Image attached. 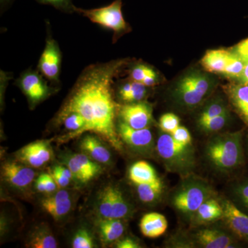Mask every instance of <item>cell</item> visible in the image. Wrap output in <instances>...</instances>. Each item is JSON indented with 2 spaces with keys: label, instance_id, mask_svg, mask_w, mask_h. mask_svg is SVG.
I'll list each match as a JSON object with an SVG mask.
<instances>
[{
  "label": "cell",
  "instance_id": "484cf974",
  "mask_svg": "<svg viewBox=\"0 0 248 248\" xmlns=\"http://www.w3.org/2000/svg\"><path fill=\"white\" fill-rule=\"evenodd\" d=\"M28 246L32 248H56L58 247L56 239L51 232L46 227L36 229L31 234Z\"/></svg>",
  "mask_w": 248,
  "mask_h": 248
},
{
  "label": "cell",
  "instance_id": "f35d334b",
  "mask_svg": "<svg viewBox=\"0 0 248 248\" xmlns=\"http://www.w3.org/2000/svg\"><path fill=\"white\" fill-rule=\"evenodd\" d=\"M234 52L244 60L248 59V38L240 42L235 47Z\"/></svg>",
  "mask_w": 248,
  "mask_h": 248
},
{
  "label": "cell",
  "instance_id": "3957f363",
  "mask_svg": "<svg viewBox=\"0 0 248 248\" xmlns=\"http://www.w3.org/2000/svg\"><path fill=\"white\" fill-rule=\"evenodd\" d=\"M156 149L171 172L188 174L195 167V152L192 143L178 141L172 135L164 133L156 141Z\"/></svg>",
  "mask_w": 248,
  "mask_h": 248
},
{
  "label": "cell",
  "instance_id": "d6986e66",
  "mask_svg": "<svg viewBox=\"0 0 248 248\" xmlns=\"http://www.w3.org/2000/svg\"><path fill=\"white\" fill-rule=\"evenodd\" d=\"M224 89L232 105L248 125V84H230Z\"/></svg>",
  "mask_w": 248,
  "mask_h": 248
},
{
  "label": "cell",
  "instance_id": "ffe728a7",
  "mask_svg": "<svg viewBox=\"0 0 248 248\" xmlns=\"http://www.w3.org/2000/svg\"><path fill=\"white\" fill-rule=\"evenodd\" d=\"M128 177L135 186L162 183L154 168L145 161H139L130 166Z\"/></svg>",
  "mask_w": 248,
  "mask_h": 248
},
{
  "label": "cell",
  "instance_id": "8fae6325",
  "mask_svg": "<svg viewBox=\"0 0 248 248\" xmlns=\"http://www.w3.org/2000/svg\"><path fill=\"white\" fill-rule=\"evenodd\" d=\"M118 114L120 120L134 129L149 128L153 123V110L145 102L130 103L120 107Z\"/></svg>",
  "mask_w": 248,
  "mask_h": 248
},
{
  "label": "cell",
  "instance_id": "74e56055",
  "mask_svg": "<svg viewBox=\"0 0 248 248\" xmlns=\"http://www.w3.org/2000/svg\"><path fill=\"white\" fill-rule=\"evenodd\" d=\"M116 248H140V245L135 240L130 237L124 238V239L118 241L116 244Z\"/></svg>",
  "mask_w": 248,
  "mask_h": 248
},
{
  "label": "cell",
  "instance_id": "7402d4cb",
  "mask_svg": "<svg viewBox=\"0 0 248 248\" xmlns=\"http://www.w3.org/2000/svg\"><path fill=\"white\" fill-rule=\"evenodd\" d=\"M98 231L104 244H110L120 239L125 227L122 219L100 218L97 221Z\"/></svg>",
  "mask_w": 248,
  "mask_h": 248
},
{
  "label": "cell",
  "instance_id": "e575fe53",
  "mask_svg": "<svg viewBox=\"0 0 248 248\" xmlns=\"http://www.w3.org/2000/svg\"><path fill=\"white\" fill-rule=\"evenodd\" d=\"M170 135H172V138L178 141L185 143H192V138H191L190 132L186 127L179 125L172 134Z\"/></svg>",
  "mask_w": 248,
  "mask_h": 248
},
{
  "label": "cell",
  "instance_id": "836d02e7",
  "mask_svg": "<svg viewBox=\"0 0 248 248\" xmlns=\"http://www.w3.org/2000/svg\"><path fill=\"white\" fill-rule=\"evenodd\" d=\"M153 71H154L153 68L147 66V65H137L132 69L131 73H130V78L134 81L142 83L143 79Z\"/></svg>",
  "mask_w": 248,
  "mask_h": 248
},
{
  "label": "cell",
  "instance_id": "4dcf8cb0",
  "mask_svg": "<svg viewBox=\"0 0 248 248\" xmlns=\"http://www.w3.org/2000/svg\"><path fill=\"white\" fill-rule=\"evenodd\" d=\"M73 248H93L94 247V239L91 233L86 229L78 231L72 241Z\"/></svg>",
  "mask_w": 248,
  "mask_h": 248
},
{
  "label": "cell",
  "instance_id": "d6a6232c",
  "mask_svg": "<svg viewBox=\"0 0 248 248\" xmlns=\"http://www.w3.org/2000/svg\"><path fill=\"white\" fill-rule=\"evenodd\" d=\"M42 4L50 5L55 9L66 14L75 13L76 6L72 0H35Z\"/></svg>",
  "mask_w": 248,
  "mask_h": 248
},
{
  "label": "cell",
  "instance_id": "ab89813d",
  "mask_svg": "<svg viewBox=\"0 0 248 248\" xmlns=\"http://www.w3.org/2000/svg\"><path fill=\"white\" fill-rule=\"evenodd\" d=\"M244 60L245 65L244 71H243L242 74H241V77H240L239 79H241V83H244V84H248V60Z\"/></svg>",
  "mask_w": 248,
  "mask_h": 248
},
{
  "label": "cell",
  "instance_id": "cb8c5ba5",
  "mask_svg": "<svg viewBox=\"0 0 248 248\" xmlns=\"http://www.w3.org/2000/svg\"><path fill=\"white\" fill-rule=\"evenodd\" d=\"M230 52L222 49L209 50L204 55L202 64L210 73H223Z\"/></svg>",
  "mask_w": 248,
  "mask_h": 248
},
{
  "label": "cell",
  "instance_id": "7a4b0ae2",
  "mask_svg": "<svg viewBox=\"0 0 248 248\" xmlns=\"http://www.w3.org/2000/svg\"><path fill=\"white\" fill-rule=\"evenodd\" d=\"M244 134L242 131L221 134L209 140L205 157L217 171L233 172L244 163Z\"/></svg>",
  "mask_w": 248,
  "mask_h": 248
},
{
  "label": "cell",
  "instance_id": "8992f818",
  "mask_svg": "<svg viewBox=\"0 0 248 248\" xmlns=\"http://www.w3.org/2000/svg\"><path fill=\"white\" fill-rule=\"evenodd\" d=\"M211 81L200 73H192L178 83L174 97L183 107L192 108L205 99L211 90Z\"/></svg>",
  "mask_w": 248,
  "mask_h": 248
},
{
  "label": "cell",
  "instance_id": "f1b7e54d",
  "mask_svg": "<svg viewBox=\"0 0 248 248\" xmlns=\"http://www.w3.org/2000/svg\"><path fill=\"white\" fill-rule=\"evenodd\" d=\"M230 119L229 111L222 114L221 115L217 116L210 120L199 123V126L202 131L206 133H216L219 131L222 128H224Z\"/></svg>",
  "mask_w": 248,
  "mask_h": 248
},
{
  "label": "cell",
  "instance_id": "277c9868",
  "mask_svg": "<svg viewBox=\"0 0 248 248\" xmlns=\"http://www.w3.org/2000/svg\"><path fill=\"white\" fill-rule=\"evenodd\" d=\"M213 195V189L208 182L203 179L190 178L174 192L172 203L186 218H193L201 205Z\"/></svg>",
  "mask_w": 248,
  "mask_h": 248
},
{
  "label": "cell",
  "instance_id": "8d00e7d4",
  "mask_svg": "<svg viewBox=\"0 0 248 248\" xmlns=\"http://www.w3.org/2000/svg\"><path fill=\"white\" fill-rule=\"evenodd\" d=\"M40 176L42 178L44 183H45L46 193H53V192H55L56 190L58 185H57L53 175L45 173V174H41Z\"/></svg>",
  "mask_w": 248,
  "mask_h": 248
},
{
  "label": "cell",
  "instance_id": "f546056e",
  "mask_svg": "<svg viewBox=\"0 0 248 248\" xmlns=\"http://www.w3.org/2000/svg\"><path fill=\"white\" fill-rule=\"evenodd\" d=\"M228 111V108L225 106L224 103L221 100L213 101L202 110L199 117L198 124L210 120L217 116L221 115Z\"/></svg>",
  "mask_w": 248,
  "mask_h": 248
},
{
  "label": "cell",
  "instance_id": "52a82bcc",
  "mask_svg": "<svg viewBox=\"0 0 248 248\" xmlns=\"http://www.w3.org/2000/svg\"><path fill=\"white\" fill-rule=\"evenodd\" d=\"M97 211L100 218L123 219L130 217L132 207L122 191L117 186H106L99 192Z\"/></svg>",
  "mask_w": 248,
  "mask_h": 248
},
{
  "label": "cell",
  "instance_id": "4316f807",
  "mask_svg": "<svg viewBox=\"0 0 248 248\" xmlns=\"http://www.w3.org/2000/svg\"><path fill=\"white\" fill-rule=\"evenodd\" d=\"M232 202L248 215V178L236 182L232 188Z\"/></svg>",
  "mask_w": 248,
  "mask_h": 248
},
{
  "label": "cell",
  "instance_id": "ee69618b",
  "mask_svg": "<svg viewBox=\"0 0 248 248\" xmlns=\"http://www.w3.org/2000/svg\"><path fill=\"white\" fill-rule=\"evenodd\" d=\"M246 144H247V150H248V138H247V141H246Z\"/></svg>",
  "mask_w": 248,
  "mask_h": 248
},
{
  "label": "cell",
  "instance_id": "1f68e13d",
  "mask_svg": "<svg viewBox=\"0 0 248 248\" xmlns=\"http://www.w3.org/2000/svg\"><path fill=\"white\" fill-rule=\"evenodd\" d=\"M180 125V120L177 115L166 113L159 120V127L164 133L172 134Z\"/></svg>",
  "mask_w": 248,
  "mask_h": 248
},
{
  "label": "cell",
  "instance_id": "7c38bea8",
  "mask_svg": "<svg viewBox=\"0 0 248 248\" xmlns=\"http://www.w3.org/2000/svg\"><path fill=\"white\" fill-rule=\"evenodd\" d=\"M18 161L34 169L42 167L51 160L53 150L46 140H40L23 147L16 154Z\"/></svg>",
  "mask_w": 248,
  "mask_h": 248
},
{
  "label": "cell",
  "instance_id": "30bf717a",
  "mask_svg": "<svg viewBox=\"0 0 248 248\" xmlns=\"http://www.w3.org/2000/svg\"><path fill=\"white\" fill-rule=\"evenodd\" d=\"M117 132L121 140L138 153L149 154L154 148L153 135L149 128L134 129L120 120Z\"/></svg>",
  "mask_w": 248,
  "mask_h": 248
},
{
  "label": "cell",
  "instance_id": "603a6c76",
  "mask_svg": "<svg viewBox=\"0 0 248 248\" xmlns=\"http://www.w3.org/2000/svg\"><path fill=\"white\" fill-rule=\"evenodd\" d=\"M223 215L221 202L211 197L201 205L196 212L193 219L198 223H210L223 218Z\"/></svg>",
  "mask_w": 248,
  "mask_h": 248
},
{
  "label": "cell",
  "instance_id": "ba28073f",
  "mask_svg": "<svg viewBox=\"0 0 248 248\" xmlns=\"http://www.w3.org/2000/svg\"><path fill=\"white\" fill-rule=\"evenodd\" d=\"M38 71L28 69L17 80V85L27 98L31 108L43 102L55 91Z\"/></svg>",
  "mask_w": 248,
  "mask_h": 248
},
{
  "label": "cell",
  "instance_id": "60d3db41",
  "mask_svg": "<svg viewBox=\"0 0 248 248\" xmlns=\"http://www.w3.org/2000/svg\"><path fill=\"white\" fill-rule=\"evenodd\" d=\"M57 168L60 170V172H61L65 177L68 178V179H71V180L74 179V176H73V173H72L69 168L67 167V166H58Z\"/></svg>",
  "mask_w": 248,
  "mask_h": 248
},
{
  "label": "cell",
  "instance_id": "5bb4252c",
  "mask_svg": "<svg viewBox=\"0 0 248 248\" xmlns=\"http://www.w3.org/2000/svg\"><path fill=\"white\" fill-rule=\"evenodd\" d=\"M236 236L219 228H205L195 235V239L201 247L205 248H232L239 247Z\"/></svg>",
  "mask_w": 248,
  "mask_h": 248
},
{
  "label": "cell",
  "instance_id": "83f0119b",
  "mask_svg": "<svg viewBox=\"0 0 248 248\" xmlns=\"http://www.w3.org/2000/svg\"><path fill=\"white\" fill-rule=\"evenodd\" d=\"M245 60L237 53L230 52L223 74L231 78H240L244 71Z\"/></svg>",
  "mask_w": 248,
  "mask_h": 248
},
{
  "label": "cell",
  "instance_id": "d4e9b609",
  "mask_svg": "<svg viewBox=\"0 0 248 248\" xmlns=\"http://www.w3.org/2000/svg\"><path fill=\"white\" fill-rule=\"evenodd\" d=\"M147 88L141 83L131 80L121 86L119 95L120 99L127 104L141 102L146 97Z\"/></svg>",
  "mask_w": 248,
  "mask_h": 248
},
{
  "label": "cell",
  "instance_id": "4fadbf2b",
  "mask_svg": "<svg viewBox=\"0 0 248 248\" xmlns=\"http://www.w3.org/2000/svg\"><path fill=\"white\" fill-rule=\"evenodd\" d=\"M223 218L227 226L237 239L248 243V215L240 210L231 200L221 201Z\"/></svg>",
  "mask_w": 248,
  "mask_h": 248
},
{
  "label": "cell",
  "instance_id": "ac0fdd59",
  "mask_svg": "<svg viewBox=\"0 0 248 248\" xmlns=\"http://www.w3.org/2000/svg\"><path fill=\"white\" fill-rule=\"evenodd\" d=\"M42 206L54 219L60 220L70 213L72 202L66 190L59 191L51 197L42 200Z\"/></svg>",
  "mask_w": 248,
  "mask_h": 248
},
{
  "label": "cell",
  "instance_id": "6da1fadb",
  "mask_svg": "<svg viewBox=\"0 0 248 248\" xmlns=\"http://www.w3.org/2000/svg\"><path fill=\"white\" fill-rule=\"evenodd\" d=\"M125 62L113 60L86 67L59 111L55 122L72 112L79 114L85 121L82 134H95L122 151V140L116 124L120 107L114 98L112 85Z\"/></svg>",
  "mask_w": 248,
  "mask_h": 248
},
{
  "label": "cell",
  "instance_id": "d590c367",
  "mask_svg": "<svg viewBox=\"0 0 248 248\" xmlns=\"http://www.w3.org/2000/svg\"><path fill=\"white\" fill-rule=\"evenodd\" d=\"M51 174L53 175L54 179H55V182H56L57 185H58V187H60V188L67 187V186L69 185L70 182H71V179L65 177L60 172V170L57 168V166L54 168Z\"/></svg>",
  "mask_w": 248,
  "mask_h": 248
},
{
  "label": "cell",
  "instance_id": "9a60e30c",
  "mask_svg": "<svg viewBox=\"0 0 248 248\" xmlns=\"http://www.w3.org/2000/svg\"><path fill=\"white\" fill-rule=\"evenodd\" d=\"M66 165L71 170L74 179L83 184L91 182L102 172L99 163L83 153L68 158Z\"/></svg>",
  "mask_w": 248,
  "mask_h": 248
},
{
  "label": "cell",
  "instance_id": "44dd1931",
  "mask_svg": "<svg viewBox=\"0 0 248 248\" xmlns=\"http://www.w3.org/2000/svg\"><path fill=\"white\" fill-rule=\"evenodd\" d=\"M140 231L146 237L155 239L166 232L168 221L161 214L151 213L142 217L140 223Z\"/></svg>",
  "mask_w": 248,
  "mask_h": 248
},
{
  "label": "cell",
  "instance_id": "b9f144b4",
  "mask_svg": "<svg viewBox=\"0 0 248 248\" xmlns=\"http://www.w3.org/2000/svg\"><path fill=\"white\" fill-rule=\"evenodd\" d=\"M35 187L38 192L46 193L45 183H44L43 180H42V178L41 177L40 175L39 176V177L37 178V180H36Z\"/></svg>",
  "mask_w": 248,
  "mask_h": 248
},
{
  "label": "cell",
  "instance_id": "2e32d148",
  "mask_svg": "<svg viewBox=\"0 0 248 248\" xmlns=\"http://www.w3.org/2000/svg\"><path fill=\"white\" fill-rule=\"evenodd\" d=\"M3 179L10 185L18 189H25L33 182L35 172L22 163L9 161L1 168Z\"/></svg>",
  "mask_w": 248,
  "mask_h": 248
},
{
  "label": "cell",
  "instance_id": "7bdbcfd3",
  "mask_svg": "<svg viewBox=\"0 0 248 248\" xmlns=\"http://www.w3.org/2000/svg\"><path fill=\"white\" fill-rule=\"evenodd\" d=\"M14 1V0H0L1 11L7 8Z\"/></svg>",
  "mask_w": 248,
  "mask_h": 248
},
{
  "label": "cell",
  "instance_id": "e0dca14e",
  "mask_svg": "<svg viewBox=\"0 0 248 248\" xmlns=\"http://www.w3.org/2000/svg\"><path fill=\"white\" fill-rule=\"evenodd\" d=\"M80 149L83 153L101 164H110L111 154L98 135H86L81 139Z\"/></svg>",
  "mask_w": 248,
  "mask_h": 248
},
{
  "label": "cell",
  "instance_id": "9c48e42d",
  "mask_svg": "<svg viewBox=\"0 0 248 248\" xmlns=\"http://www.w3.org/2000/svg\"><path fill=\"white\" fill-rule=\"evenodd\" d=\"M62 52L56 40L48 34L45 49L41 55L37 71L52 84L60 83Z\"/></svg>",
  "mask_w": 248,
  "mask_h": 248
},
{
  "label": "cell",
  "instance_id": "5b68a950",
  "mask_svg": "<svg viewBox=\"0 0 248 248\" xmlns=\"http://www.w3.org/2000/svg\"><path fill=\"white\" fill-rule=\"evenodd\" d=\"M122 0H115L104 7L94 9L75 8V12L87 17L89 20L106 29L113 31L112 42L115 43L121 36L130 31L128 23L122 14Z\"/></svg>",
  "mask_w": 248,
  "mask_h": 248
}]
</instances>
